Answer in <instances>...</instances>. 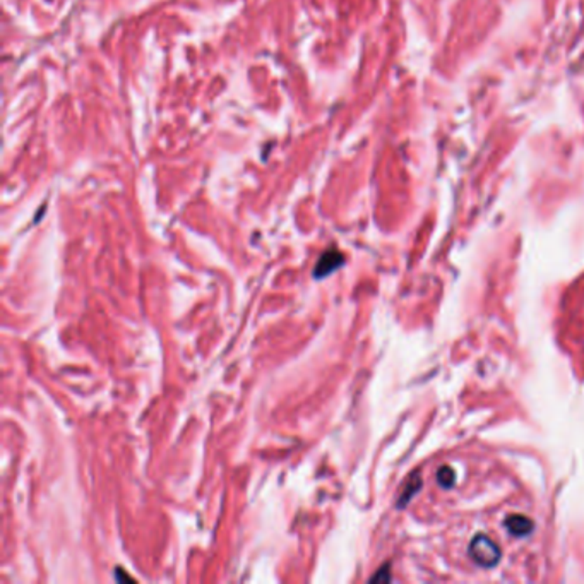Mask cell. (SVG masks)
Segmentation results:
<instances>
[{"label": "cell", "instance_id": "3957f363", "mask_svg": "<svg viewBox=\"0 0 584 584\" xmlns=\"http://www.w3.org/2000/svg\"><path fill=\"white\" fill-rule=\"evenodd\" d=\"M504 524L510 535L520 536V538L521 536H528L533 531V528H535V523L529 517L523 516V514H512V516L505 520Z\"/></svg>", "mask_w": 584, "mask_h": 584}, {"label": "cell", "instance_id": "277c9868", "mask_svg": "<svg viewBox=\"0 0 584 584\" xmlns=\"http://www.w3.org/2000/svg\"><path fill=\"white\" fill-rule=\"evenodd\" d=\"M421 483L423 482H421L420 473H413L412 477L408 478V482H406L403 487V492H401L400 498H398V508L401 509V508H405V505H408V502L420 492Z\"/></svg>", "mask_w": 584, "mask_h": 584}, {"label": "cell", "instance_id": "6da1fadb", "mask_svg": "<svg viewBox=\"0 0 584 584\" xmlns=\"http://www.w3.org/2000/svg\"><path fill=\"white\" fill-rule=\"evenodd\" d=\"M468 552H470L471 559L482 567H495L501 560V548L489 536L482 535V533L471 540Z\"/></svg>", "mask_w": 584, "mask_h": 584}, {"label": "cell", "instance_id": "5b68a950", "mask_svg": "<svg viewBox=\"0 0 584 584\" xmlns=\"http://www.w3.org/2000/svg\"><path fill=\"white\" fill-rule=\"evenodd\" d=\"M437 482L442 489H451L456 483V473L451 466H442L437 471Z\"/></svg>", "mask_w": 584, "mask_h": 584}, {"label": "cell", "instance_id": "8992f818", "mask_svg": "<svg viewBox=\"0 0 584 584\" xmlns=\"http://www.w3.org/2000/svg\"><path fill=\"white\" fill-rule=\"evenodd\" d=\"M372 583H389L391 581V572H389V564H386L384 567L377 571V574L370 578Z\"/></svg>", "mask_w": 584, "mask_h": 584}, {"label": "cell", "instance_id": "7a4b0ae2", "mask_svg": "<svg viewBox=\"0 0 584 584\" xmlns=\"http://www.w3.org/2000/svg\"><path fill=\"white\" fill-rule=\"evenodd\" d=\"M343 264H345V255L339 252V250H326V252L320 255L319 261H317L314 268V278L315 280H324V278L334 273L336 269L341 268Z\"/></svg>", "mask_w": 584, "mask_h": 584}]
</instances>
